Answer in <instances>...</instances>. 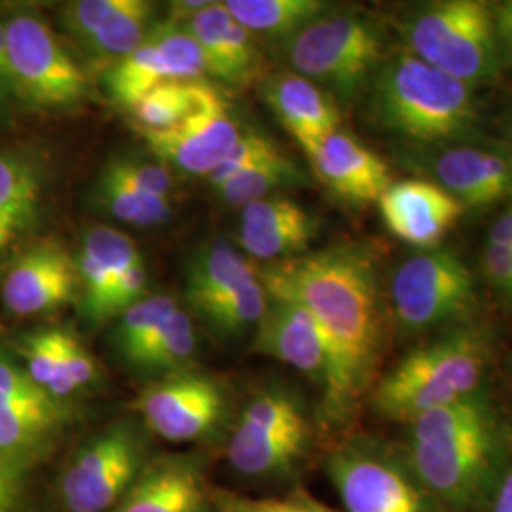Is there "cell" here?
<instances>
[{"label":"cell","instance_id":"obj_1","mask_svg":"<svg viewBox=\"0 0 512 512\" xmlns=\"http://www.w3.org/2000/svg\"><path fill=\"white\" fill-rule=\"evenodd\" d=\"M268 293L302 304L329 344V382L321 421L340 427L370 395L387 338L384 291L376 255L359 243H336L258 268Z\"/></svg>","mask_w":512,"mask_h":512},{"label":"cell","instance_id":"obj_2","mask_svg":"<svg viewBox=\"0 0 512 512\" xmlns=\"http://www.w3.org/2000/svg\"><path fill=\"white\" fill-rule=\"evenodd\" d=\"M511 427L492 395H475L408 423L403 454L446 512L486 511L511 463Z\"/></svg>","mask_w":512,"mask_h":512},{"label":"cell","instance_id":"obj_3","mask_svg":"<svg viewBox=\"0 0 512 512\" xmlns=\"http://www.w3.org/2000/svg\"><path fill=\"white\" fill-rule=\"evenodd\" d=\"M366 116L399 147L486 135L478 92L408 54L389 50L366 92Z\"/></svg>","mask_w":512,"mask_h":512},{"label":"cell","instance_id":"obj_4","mask_svg":"<svg viewBox=\"0 0 512 512\" xmlns=\"http://www.w3.org/2000/svg\"><path fill=\"white\" fill-rule=\"evenodd\" d=\"M494 340L476 321L433 334L376 380L368 401L384 420L408 425L486 389Z\"/></svg>","mask_w":512,"mask_h":512},{"label":"cell","instance_id":"obj_5","mask_svg":"<svg viewBox=\"0 0 512 512\" xmlns=\"http://www.w3.org/2000/svg\"><path fill=\"white\" fill-rule=\"evenodd\" d=\"M401 48L423 63L480 90L503 78L494 6L484 0L408 4L393 19Z\"/></svg>","mask_w":512,"mask_h":512},{"label":"cell","instance_id":"obj_6","mask_svg":"<svg viewBox=\"0 0 512 512\" xmlns=\"http://www.w3.org/2000/svg\"><path fill=\"white\" fill-rule=\"evenodd\" d=\"M291 71L336 101L366 95L389 54L384 23L357 8H329L281 44Z\"/></svg>","mask_w":512,"mask_h":512},{"label":"cell","instance_id":"obj_7","mask_svg":"<svg viewBox=\"0 0 512 512\" xmlns=\"http://www.w3.org/2000/svg\"><path fill=\"white\" fill-rule=\"evenodd\" d=\"M478 293L471 268L450 249H418L389 279V310L403 338L433 336L475 321Z\"/></svg>","mask_w":512,"mask_h":512},{"label":"cell","instance_id":"obj_8","mask_svg":"<svg viewBox=\"0 0 512 512\" xmlns=\"http://www.w3.org/2000/svg\"><path fill=\"white\" fill-rule=\"evenodd\" d=\"M325 467L346 512H446L412 471L403 448L384 440H344Z\"/></svg>","mask_w":512,"mask_h":512},{"label":"cell","instance_id":"obj_9","mask_svg":"<svg viewBox=\"0 0 512 512\" xmlns=\"http://www.w3.org/2000/svg\"><path fill=\"white\" fill-rule=\"evenodd\" d=\"M310 439V416L302 397L287 385H268L241 410L226 458L239 475H283L306 456Z\"/></svg>","mask_w":512,"mask_h":512},{"label":"cell","instance_id":"obj_10","mask_svg":"<svg viewBox=\"0 0 512 512\" xmlns=\"http://www.w3.org/2000/svg\"><path fill=\"white\" fill-rule=\"evenodd\" d=\"M14 99L31 110H73L90 93L82 67L37 12L19 8L4 18Z\"/></svg>","mask_w":512,"mask_h":512},{"label":"cell","instance_id":"obj_11","mask_svg":"<svg viewBox=\"0 0 512 512\" xmlns=\"http://www.w3.org/2000/svg\"><path fill=\"white\" fill-rule=\"evenodd\" d=\"M399 162L437 184L465 209L512 203V148L478 135L431 147H399Z\"/></svg>","mask_w":512,"mask_h":512},{"label":"cell","instance_id":"obj_12","mask_svg":"<svg viewBox=\"0 0 512 512\" xmlns=\"http://www.w3.org/2000/svg\"><path fill=\"white\" fill-rule=\"evenodd\" d=\"M147 448L135 421H116L88 440L59 480L65 512H110L147 465Z\"/></svg>","mask_w":512,"mask_h":512},{"label":"cell","instance_id":"obj_13","mask_svg":"<svg viewBox=\"0 0 512 512\" xmlns=\"http://www.w3.org/2000/svg\"><path fill=\"white\" fill-rule=\"evenodd\" d=\"M71 421L57 401L27 374L16 349L0 340V458L33 467Z\"/></svg>","mask_w":512,"mask_h":512},{"label":"cell","instance_id":"obj_14","mask_svg":"<svg viewBox=\"0 0 512 512\" xmlns=\"http://www.w3.org/2000/svg\"><path fill=\"white\" fill-rule=\"evenodd\" d=\"M133 408L160 439L196 442L213 435L226 420L228 393L217 378L186 368L148 385Z\"/></svg>","mask_w":512,"mask_h":512},{"label":"cell","instance_id":"obj_15","mask_svg":"<svg viewBox=\"0 0 512 512\" xmlns=\"http://www.w3.org/2000/svg\"><path fill=\"white\" fill-rule=\"evenodd\" d=\"M245 129L211 84L202 82L198 101L179 124L162 131H137L167 169L209 177Z\"/></svg>","mask_w":512,"mask_h":512},{"label":"cell","instance_id":"obj_16","mask_svg":"<svg viewBox=\"0 0 512 512\" xmlns=\"http://www.w3.org/2000/svg\"><path fill=\"white\" fill-rule=\"evenodd\" d=\"M205 59L181 23L158 21L137 50L105 73V90L114 105L129 110L165 82L202 80Z\"/></svg>","mask_w":512,"mask_h":512},{"label":"cell","instance_id":"obj_17","mask_svg":"<svg viewBox=\"0 0 512 512\" xmlns=\"http://www.w3.org/2000/svg\"><path fill=\"white\" fill-rule=\"evenodd\" d=\"M4 308L18 317L59 310L78 296L74 256L57 241H40L14 260L0 285Z\"/></svg>","mask_w":512,"mask_h":512},{"label":"cell","instance_id":"obj_18","mask_svg":"<svg viewBox=\"0 0 512 512\" xmlns=\"http://www.w3.org/2000/svg\"><path fill=\"white\" fill-rule=\"evenodd\" d=\"M253 349L302 372L321 389L329 382L330 351L325 334L310 311L289 296L268 293Z\"/></svg>","mask_w":512,"mask_h":512},{"label":"cell","instance_id":"obj_19","mask_svg":"<svg viewBox=\"0 0 512 512\" xmlns=\"http://www.w3.org/2000/svg\"><path fill=\"white\" fill-rule=\"evenodd\" d=\"M306 156L315 179L340 202L378 203L393 183L384 160L346 129L332 131L308 148Z\"/></svg>","mask_w":512,"mask_h":512},{"label":"cell","instance_id":"obj_20","mask_svg":"<svg viewBox=\"0 0 512 512\" xmlns=\"http://www.w3.org/2000/svg\"><path fill=\"white\" fill-rule=\"evenodd\" d=\"M317 234L319 220L285 194H275L241 209L238 241L247 258L272 264L304 255Z\"/></svg>","mask_w":512,"mask_h":512},{"label":"cell","instance_id":"obj_21","mask_svg":"<svg viewBox=\"0 0 512 512\" xmlns=\"http://www.w3.org/2000/svg\"><path fill=\"white\" fill-rule=\"evenodd\" d=\"M378 207L385 228L416 249L440 247L463 215V207L450 194L425 179L391 183Z\"/></svg>","mask_w":512,"mask_h":512},{"label":"cell","instance_id":"obj_22","mask_svg":"<svg viewBox=\"0 0 512 512\" xmlns=\"http://www.w3.org/2000/svg\"><path fill=\"white\" fill-rule=\"evenodd\" d=\"M179 23L198 42L205 59V73L239 88L258 78L262 55L255 35L230 16L224 2H209L203 10Z\"/></svg>","mask_w":512,"mask_h":512},{"label":"cell","instance_id":"obj_23","mask_svg":"<svg viewBox=\"0 0 512 512\" xmlns=\"http://www.w3.org/2000/svg\"><path fill=\"white\" fill-rule=\"evenodd\" d=\"M260 95L277 122L306 152L342 128L340 103L308 78L281 71L262 80Z\"/></svg>","mask_w":512,"mask_h":512},{"label":"cell","instance_id":"obj_24","mask_svg":"<svg viewBox=\"0 0 512 512\" xmlns=\"http://www.w3.org/2000/svg\"><path fill=\"white\" fill-rule=\"evenodd\" d=\"M110 512H213V501L198 459L162 456L148 461Z\"/></svg>","mask_w":512,"mask_h":512},{"label":"cell","instance_id":"obj_25","mask_svg":"<svg viewBox=\"0 0 512 512\" xmlns=\"http://www.w3.org/2000/svg\"><path fill=\"white\" fill-rule=\"evenodd\" d=\"M258 279L253 262L224 239L196 249L184 268V296L202 319Z\"/></svg>","mask_w":512,"mask_h":512},{"label":"cell","instance_id":"obj_26","mask_svg":"<svg viewBox=\"0 0 512 512\" xmlns=\"http://www.w3.org/2000/svg\"><path fill=\"white\" fill-rule=\"evenodd\" d=\"M44 186V165L35 152L0 150V258L37 224Z\"/></svg>","mask_w":512,"mask_h":512},{"label":"cell","instance_id":"obj_27","mask_svg":"<svg viewBox=\"0 0 512 512\" xmlns=\"http://www.w3.org/2000/svg\"><path fill=\"white\" fill-rule=\"evenodd\" d=\"M224 6L251 35L275 38L283 44L330 4L323 0H228Z\"/></svg>","mask_w":512,"mask_h":512},{"label":"cell","instance_id":"obj_28","mask_svg":"<svg viewBox=\"0 0 512 512\" xmlns=\"http://www.w3.org/2000/svg\"><path fill=\"white\" fill-rule=\"evenodd\" d=\"M71 332L46 327L23 334L18 340L19 361L27 374L57 401L67 403L74 393L67 374V344Z\"/></svg>","mask_w":512,"mask_h":512},{"label":"cell","instance_id":"obj_29","mask_svg":"<svg viewBox=\"0 0 512 512\" xmlns=\"http://www.w3.org/2000/svg\"><path fill=\"white\" fill-rule=\"evenodd\" d=\"M158 6L148 0H128L126 6L110 18L84 46H80L93 65H116L141 46L156 21Z\"/></svg>","mask_w":512,"mask_h":512},{"label":"cell","instance_id":"obj_30","mask_svg":"<svg viewBox=\"0 0 512 512\" xmlns=\"http://www.w3.org/2000/svg\"><path fill=\"white\" fill-rule=\"evenodd\" d=\"M196 349L198 334L194 321L183 308H177L128 366L139 374L164 378L190 368Z\"/></svg>","mask_w":512,"mask_h":512},{"label":"cell","instance_id":"obj_31","mask_svg":"<svg viewBox=\"0 0 512 512\" xmlns=\"http://www.w3.org/2000/svg\"><path fill=\"white\" fill-rule=\"evenodd\" d=\"M308 183V175L294 164L293 158L281 150L279 154L253 165L232 181L222 184L215 190V194L230 207L243 209L249 203L275 196L281 190L306 186Z\"/></svg>","mask_w":512,"mask_h":512},{"label":"cell","instance_id":"obj_32","mask_svg":"<svg viewBox=\"0 0 512 512\" xmlns=\"http://www.w3.org/2000/svg\"><path fill=\"white\" fill-rule=\"evenodd\" d=\"M92 198L110 217L139 228L160 226L173 217V200L139 192L101 173L93 184Z\"/></svg>","mask_w":512,"mask_h":512},{"label":"cell","instance_id":"obj_33","mask_svg":"<svg viewBox=\"0 0 512 512\" xmlns=\"http://www.w3.org/2000/svg\"><path fill=\"white\" fill-rule=\"evenodd\" d=\"M177 308H181L177 298L167 293H156L141 298L122 315H118L112 332V344L120 359L129 365V361L145 348L148 340Z\"/></svg>","mask_w":512,"mask_h":512},{"label":"cell","instance_id":"obj_34","mask_svg":"<svg viewBox=\"0 0 512 512\" xmlns=\"http://www.w3.org/2000/svg\"><path fill=\"white\" fill-rule=\"evenodd\" d=\"M203 80L165 82L150 90L128 110L137 131H162L179 124L194 109Z\"/></svg>","mask_w":512,"mask_h":512},{"label":"cell","instance_id":"obj_35","mask_svg":"<svg viewBox=\"0 0 512 512\" xmlns=\"http://www.w3.org/2000/svg\"><path fill=\"white\" fill-rule=\"evenodd\" d=\"M80 249L95 258L114 277L145 262L137 243L128 234L110 226H92L84 234Z\"/></svg>","mask_w":512,"mask_h":512},{"label":"cell","instance_id":"obj_36","mask_svg":"<svg viewBox=\"0 0 512 512\" xmlns=\"http://www.w3.org/2000/svg\"><path fill=\"white\" fill-rule=\"evenodd\" d=\"M99 173L118 183L126 184L129 188H135L139 192L171 200V192H173L171 169H167L160 162L154 164L135 156H114L103 165Z\"/></svg>","mask_w":512,"mask_h":512},{"label":"cell","instance_id":"obj_37","mask_svg":"<svg viewBox=\"0 0 512 512\" xmlns=\"http://www.w3.org/2000/svg\"><path fill=\"white\" fill-rule=\"evenodd\" d=\"M211 501L213 512H334L304 490L283 497H247L217 490Z\"/></svg>","mask_w":512,"mask_h":512},{"label":"cell","instance_id":"obj_38","mask_svg":"<svg viewBox=\"0 0 512 512\" xmlns=\"http://www.w3.org/2000/svg\"><path fill=\"white\" fill-rule=\"evenodd\" d=\"M279 152H281V148L277 147V143L268 135L255 131V129L243 131L238 143L226 154V158L220 162L219 167L207 177L209 186L213 190H217L222 184L238 177L239 173L272 158Z\"/></svg>","mask_w":512,"mask_h":512},{"label":"cell","instance_id":"obj_39","mask_svg":"<svg viewBox=\"0 0 512 512\" xmlns=\"http://www.w3.org/2000/svg\"><path fill=\"white\" fill-rule=\"evenodd\" d=\"M126 2L128 0L67 2L59 12V23L78 46H84L110 18H114L126 6Z\"/></svg>","mask_w":512,"mask_h":512},{"label":"cell","instance_id":"obj_40","mask_svg":"<svg viewBox=\"0 0 512 512\" xmlns=\"http://www.w3.org/2000/svg\"><path fill=\"white\" fill-rule=\"evenodd\" d=\"M147 285L148 270L145 262L131 266L124 274L118 275L103 300L97 325H103L107 321L116 319L118 315H122L124 311L128 310L129 306H133L135 302L145 298Z\"/></svg>","mask_w":512,"mask_h":512},{"label":"cell","instance_id":"obj_41","mask_svg":"<svg viewBox=\"0 0 512 512\" xmlns=\"http://www.w3.org/2000/svg\"><path fill=\"white\" fill-rule=\"evenodd\" d=\"M482 270H484L488 283L494 287L495 293L501 296V300L512 311L511 247L492 241V239H486L484 253H482Z\"/></svg>","mask_w":512,"mask_h":512},{"label":"cell","instance_id":"obj_42","mask_svg":"<svg viewBox=\"0 0 512 512\" xmlns=\"http://www.w3.org/2000/svg\"><path fill=\"white\" fill-rule=\"evenodd\" d=\"M29 465L0 458V512H27Z\"/></svg>","mask_w":512,"mask_h":512},{"label":"cell","instance_id":"obj_43","mask_svg":"<svg viewBox=\"0 0 512 512\" xmlns=\"http://www.w3.org/2000/svg\"><path fill=\"white\" fill-rule=\"evenodd\" d=\"M67 374L73 384L74 391H82L97 378V366L93 361L92 353L84 348V344L71 332L67 344Z\"/></svg>","mask_w":512,"mask_h":512},{"label":"cell","instance_id":"obj_44","mask_svg":"<svg viewBox=\"0 0 512 512\" xmlns=\"http://www.w3.org/2000/svg\"><path fill=\"white\" fill-rule=\"evenodd\" d=\"M495 37L505 69H512V0L494 6Z\"/></svg>","mask_w":512,"mask_h":512},{"label":"cell","instance_id":"obj_45","mask_svg":"<svg viewBox=\"0 0 512 512\" xmlns=\"http://www.w3.org/2000/svg\"><path fill=\"white\" fill-rule=\"evenodd\" d=\"M14 99L12 88V73H10V59H8V44H6V27L4 19L0 18V107Z\"/></svg>","mask_w":512,"mask_h":512},{"label":"cell","instance_id":"obj_46","mask_svg":"<svg viewBox=\"0 0 512 512\" xmlns=\"http://www.w3.org/2000/svg\"><path fill=\"white\" fill-rule=\"evenodd\" d=\"M486 511L512 512V461L499 478Z\"/></svg>","mask_w":512,"mask_h":512},{"label":"cell","instance_id":"obj_47","mask_svg":"<svg viewBox=\"0 0 512 512\" xmlns=\"http://www.w3.org/2000/svg\"><path fill=\"white\" fill-rule=\"evenodd\" d=\"M507 143L511 145L512 148V107L511 110H509V116H507Z\"/></svg>","mask_w":512,"mask_h":512},{"label":"cell","instance_id":"obj_48","mask_svg":"<svg viewBox=\"0 0 512 512\" xmlns=\"http://www.w3.org/2000/svg\"><path fill=\"white\" fill-rule=\"evenodd\" d=\"M507 368H509V372L512 374V353L509 355V359H507Z\"/></svg>","mask_w":512,"mask_h":512},{"label":"cell","instance_id":"obj_49","mask_svg":"<svg viewBox=\"0 0 512 512\" xmlns=\"http://www.w3.org/2000/svg\"><path fill=\"white\" fill-rule=\"evenodd\" d=\"M507 211H509V215H511L512 219V203H509V205H507Z\"/></svg>","mask_w":512,"mask_h":512}]
</instances>
